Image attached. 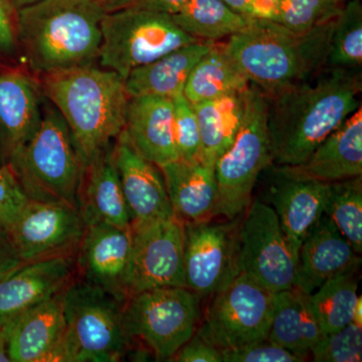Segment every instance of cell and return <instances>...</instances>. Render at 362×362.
Listing matches in <instances>:
<instances>
[{
  "instance_id": "1",
  "label": "cell",
  "mask_w": 362,
  "mask_h": 362,
  "mask_svg": "<svg viewBox=\"0 0 362 362\" xmlns=\"http://www.w3.org/2000/svg\"><path fill=\"white\" fill-rule=\"evenodd\" d=\"M361 71L324 68L306 82L268 97L272 165L304 163L361 107Z\"/></svg>"
},
{
  "instance_id": "3",
  "label": "cell",
  "mask_w": 362,
  "mask_h": 362,
  "mask_svg": "<svg viewBox=\"0 0 362 362\" xmlns=\"http://www.w3.org/2000/svg\"><path fill=\"white\" fill-rule=\"evenodd\" d=\"M105 13L90 0H40L16 11V45L35 73L94 65Z\"/></svg>"
},
{
  "instance_id": "42",
  "label": "cell",
  "mask_w": 362,
  "mask_h": 362,
  "mask_svg": "<svg viewBox=\"0 0 362 362\" xmlns=\"http://www.w3.org/2000/svg\"><path fill=\"white\" fill-rule=\"evenodd\" d=\"M23 264L6 228H0V274L13 271Z\"/></svg>"
},
{
  "instance_id": "8",
  "label": "cell",
  "mask_w": 362,
  "mask_h": 362,
  "mask_svg": "<svg viewBox=\"0 0 362 362\" xmlns=\"http://www.w3.org/2000/svg\"><path fill=\"white\" fill-rule=\"evenodd\" d=\"M101 30L98 61L102 68L115 71L123 80L135 69L199 42L183 32L169 14L137 4L105 14Z\"/></svg>"
},
{
  "instance_id": "23",
  "label": "cell",
  "mask_w": 362,
  "mask_h": 362,
  "mask_svg": "<svg viewBox=\"0 0 362 362\" xmlns=\"http://www.w3.org/2000/svg\"><path fill=\"white\" fill-rule=\"evenodd\" d=\"M65 290L11 321L8 338L11 361L57 362L66 330Z\"/></svg>"
},
{
  "instance_id": "26",
  "label": "cell",
  "mask_w": 362,
  "mask_h": 362,
  "mask_svg": "<svg viewBox=\"0 0 362 362\" xmlns=\"http://www.w3.org/2000/svg\"><path fill=\"white\" fill-rule=\"evenodd\" d=\"M213 45L214 42L199 40L130 71L124 80L128 96L173 99L183 94L192 69Z\"/></svg>"
},
{
  "instance_id": "39",
  "label": "cell",
  "mask_w": 362,
  "mask_h": 362,
  "mask_svg": "<svg viewBox=\"0 0 362 362\" xmlns=\"http://www.w3.org/2000/svg\"><path fill=\"white\" fill-rule=\"evenodd\" d=\"M170 361L223 362V352L194 333V337L178 349Z\"/></svg>"
},
{
  "instance_id": "10",
  "label": "cell",
  "mask_w": 362,
  "mask_h": 362,
  "mask_svg": "<svg viewBox=\"0 0 362 362\" xmlns=\"http://www.w3.org/2000/svg\"><path fill=\"white\" fill-rule=\"evenodd\" d=\"M197 334L221 352L268 337L276 293L240 272L216 292Z\"/></svg>"
},
{
  "instance_id": "43",
  "label": "cell",
  "mask_w": 362,
  "mask_h": 362,
  "mask_svg": "<svg viewBox=\"0 0 362 362\" xmlns=\"http://www.w3.org/2000/svg\"><path fill=\"white\" fill-rule=\"evenodd\" d=\"M189 0H139L137 6L173 16L182 8Z\"/></svg>"
},
{
  "instance_id": "22",
  "label": "cell",
  "mask_w": 362,
  "mask_h": 362,
  "mask_svg": "<svg viewBox=\"0 0 362 362\" xmlns=\"http://www.w3.org/2000/svg\"><path fill=\"white\" fill-rule=\"evenodd\" d=\"M114 144L86 163L78 189V209L86 226L108 223L130 230L131 221L114 160Z\"/></svg>"
},
{
  "instance_id": "44",
  "label": "cell",
  "mask_w": 362,
  "mask_h": 362,
  "mask_svg": "<svg viewBox=\"0 0 362 362\" xmlns=\"http://www.w3.org/2000/svg\"><path fill=\"white\" fill-rule=\"evenodd\" d=\"M105 13H115L121 9L136 6L139 0H90Z\"/></svg>"
},
{
  "instance_id": "27",
  "label": "cell",
  "mask_w": 362,
  "mask_h": 362,
  "mask_svg": "<svg viewBox=\"0 0 362 362\" xmlns=\"http://www.w3.org/2000/svg\"><path fill=\"white\" fill-rule=\"evenodd\" d=\"M322 335L308 294L296 287L276 293L267 337L270 341L307 359Z\"/></svg>"
},
{
  "instance_id": "49",
  "label": "cell",
  "mask_w": 362,
  "mask_h": 362,
  "mask_svg": "<svg viewBox=\"0 0 362 362\" xmlns=\"http://www.w3.org/2000/svg\"><path fill=\"white\" fill-rule=\"evenodd\" d=\"M337 1L341 2V4H345V2L349 1V0H337Z\"/></svg>"
},
{
  "instance_id": "37",
  "label": "cell",
  "mask_w": 362,
  "mask_h": 362,
  "mask_svg": "<svg viewBox=\"0 0 362 362\" xmlns=\"http://www.w3.org/2000/svg\"><path fill=\"white\" fill-rule=\"evenodd\" d=\"M223 362H302L304 357L275 344L268 338L223 352Z\"/></svg>"
},
{
  "instance_id": "34",
  "label": "cell",
  "mask_w": 362,
  "mask_h": 362,
  "mask_svg": "<svg viewBox=\"0 0 362 362\" xmlns=\"http://www.w3.org/2000/svg\"><path fill=\"white\" fill-rule=\"evenodd\" d=\"M337 0H277V23L294 33H307L329 23L341 11Z\"/></svg>"
},
{
  "instance_id": "28",
  "label": "cell",
  "mask_w": 362,
  "mask_h": 362,
  "mask_svg": "<svg viewBox=\"0 0 362 362\" xmlns=\"http://www.w3.org/2000/svg\"><path fill=\"white\" fill-rule=\"evenodd\" d=\"M246 90L194 105L201 136L199 160L204 163L216 166L232 146L244 117Z\"/></svg>"
},
{
  "instance_id": "29",
  "label": "cell",
  "mask_w": 362,
  "mask_h": 362,
  "mask_svg": "<svg viewBox=\"0 0 362 362\" xmlns=\"http://www.w3.org/2000/svg\"><path fill=\"white\" fill-rule=\"evenodd\" d=\"M249 85V81L226 54L223 44L214 42L192 69L183 95L194 105L242 92Z\"/></svg>"
},
{
  "instance_id": "48",
  "label": "cell",
  "mask_w": 362,
  "mask_h": 362,
  "mask_svg": "<svg viewBox=\"0 0 362 362\" xmlns=\"http://www.w3.org/2000/svg\"><path fill=\"white\" fill-rule=\"evenodd\" d=\"M11 272V271L7 272V273L0 274V281H1L4 277H6V276L8 275Z\"/></svg>"
},
{
  "instance_id": "46",
  "label": "cell",
  "mask_w": 362,
  "mask_h": 362,
  "mask_svg": "<svg viewBox=\"0 0 362 362\" xmlns=\"http://www.w3.org/2000/svg\"><path fill=\"white\" fill-rule=\"evenodd\" d=\"M361 306V296H358V300H357L356 309H354V320H352V322L359 326H362Z\"/></svg>"
},
{
  "instance_id": "31",
  "label": "cell",
  "mask_w": 362,
  "mask_h": 362,
  "mask_svg": "<svg viewBox=\"0 0 362 362\" xmlns=\"http://www.w3.org/2000/svg\"><path fill=\"white\" fill-rule=\"evenodd\" d=\"M356 273L342 274L326 281L309 295L322 334L337 332L354 320L358 294Z\"/></svg>"
},
{
  "instance_id": "38",
  "label": "cell",
  "mask_w": 362,
  "mask_h": 362,
  "mask_svg": "<svg viewBox=\"0 0 362 362\" xmlns=\"http://www.w3.org/2000/svg\"><path fill=\"white\" fill-rule=\"evenodd\" d=\"M28 202L11 166L0 165V228H8Z\"/></svg>"
},
{
  "instance_id": "7",
  "label": "cell",
  "mask_w": 362,
  "mask_h": 362,
  "mask_svg": "<svg viewBox=\"0 0 362 362\" xmlns=\"http://www.w3.org/2000/svg\"><path fill=\"white\" fill-rule=\"evenodd\" d=\"M272 165L268 129V97L257 86H247L246 106L235 141L216 161V216L235 220L245 213L262 171Z\"/></svg>"
},
{
  "instance_id": "4",
  "label": "cell",
  "mask_w": 362,
  "mask_h": 362,
  "mask_svg": "<svg viewBox=\"0 0 362 362\" xmlns=\"http://www.w3.org/2000/svg\"><path fill=\"white\" fill-rule=\"evenodd\" d=\"M42 77L45 95L68 124L85 165L124 130L130 99L124 80L94 65Z\"/></svg>"
},
{
  "instance_id": "16",
  "label": "cell",
  "mask_w": 362,
  "mask_h": 362,
  "mask_svg": "<svg viewBox=\"0 0 362 362\" xmlns=\"http://www.w3.org/2000/svg\"><path fill=\"white\" fill-rule=\"evenodd\" d=\"M113 152L131 226L175 218L160 168L136 151L124 130Z\"/></svg>"
},
{
  "instance_id": "32",
  "label": "cell",
  "mask_w": 362,
  "mask_h": 362,
  "mask_svg": "<svg viewBox=\"0 0 362 362\" xmlns=\"http://www.w3.org/2000/svg\"><path fill=\"white\" fill-rule=\"evenodd\" d=\"M324 214L333 221L352 249L362 252L361 176L330 182Z\"/></svg>"
},
{
  "instance_id": "41",
  "label": "cell",
  "mask_w": 362,
  "mask_h": 362,
  "mask_svg": "<svg viewBox=\"0 0 362 362\" xmlns=\"http://www.w3.org/2000/svg\"><path fill=\"white\" fill-rule=\"evenodd\" d=\"M16 11L8 0H0V57L18 51L16 35Z\"/></svg>"
},
{
  "instance_id": "45",
  "label": "cell",
  "mask_w": 362,
  "mask_h": 362,
  "mask_svg": "<svg viewBox=\"0 0 362 362\" xmlns=\"http://www.w3.org/2000/svg\"><path fill=\"white\" fill-rule=\"evenodd\" d=\"M11 322L0 323V362L11 361L8 354V338L11 333Z\"/></svg>"
},
{
  "instance_id": "15",
  "label": "cell",
  "mask_w": 362,
  "mask_h": 362,
  "mask_svg": "<svg viewBox=\"0 0 362 362\" xmlns=\"http://www.w3.org/2000/svg\"><path fill=\"white\" fill-rule=\"evenodd\" d=\"M131 244V228L123 230L108 223L86 226L75 257L78 279L96 286L124 304Z\"/></svg>"
},
{
  "instance_id": "2",
  "label": "cell",
  "mask_w": 362,
  "mask_h": 362,
  "mask_svg": "<svg viewBox=\"0 0 362 362\" xmlns=\"http://www.w3.org/2000/svg\"><path fill=\"white\" fill-rule=\"evenodd\" d=\"M335 18L307 33L292 32L275 21L252 20L228 37L223 49L251 84L275 96L326 68Z\"/></svg>"
},
{
  "instance_id": "20",
  "label": "cell",
  "mask_w": 362,
  "mask_h": 362,
  "mask_svg": "<svg viewBox=\"0 0 362 362\" xmlns=\"http://www.w3.org/2000/svg\"><path fill=\"white\" fill-rule=\"evenodd\" d=\"M42 117L40 92L33 78L16 69L0 71V165L30 140Z\"/></svg>"
},
{
  "instance_id": "21",
  "label": "cell",
  "mask_w": 362,
  "mask_h": 362,
  "mask_svg": "<svg viewBox=\"0 0 362 362\" xmlns=\"http://www.w3.org/2000/svg\"><path fill=\"white\" fill-rule=\"evenodd\" d=\"M124 132L138 153L158 168L178 160L175 105L171 98H130Z\"/></svg>"
},
{
  "instance_id": "30",
  "label": "cell",
  "mask_w": 362,
  "mask_h": 362,
  "mask_svg": "<svg viewBox=\"0 0 362 362\" xmlns=\"http://www.w3.org/2000/svg\"><path fill=\"white\" fill-rule=\"evenodd\" d=\"M171 18L190 37L209 42L228 39L252 21L223 0H189Z\"/></svg>"
},
{
  "instance_id": "36",
  "label": "cell",
  "mask_w": 362,
  "mask_h": 362,
  "mask_svg": "<svg viewBox=\"0 0 362 362\" xmlns=\"http://www.w3.org/2000/svg\"><path fill=\"white\" fill-rule=\"evenodd\" d=\"M175 105V139L178 158L185 161L199 160L201 136L194 105L185 95L173 98Z\"/></svg>"
},
{
  "instance_id": "13",
  "label": "cell",
  "mask_w": 362,
  "mask_h": 362,
  "mask_svg": "<svg viewBox=\"0 0 362 362\" xmlns=\"http://www.w3.org/2000/svg\"><path fill=\"white\" fill-rule=\"evenodd\" d=\"M240 216L226 223L183 225L187 288L199 296L216 294L239 275Z\"/></svg>"
},
{
  "instance_id": "14",
  "label": "cell",
  "mask_w": 362,
  "mask_h": 362,
  "mask_svg": "<svg viewBox=\"0 0 362 362\" xmlns=\"http://www.w3.org/2000/svg\"><path fill=\"white\" fill-rule=\"evenodd\" d=\"M86 228L77 206L30 201L6 228L23 263L73 257Z\"/></svg>"
},
{
  "instance_id": "18",
  "label": "cell",
  "mask_w": 362,
  "mask_h": 362,
  "mask_svg": "<svg viewBox=\"0 0 362 362\" xmlns=\"http://www.w3.org/2000/svg\"><path fill=\"white\" fill-rule=\"evenodd\" d=\"M361 261L349 240L323 214L300 247L293 287L310 295L330 279L356 273Z\"/></svg>"
},
{
  "instance_id": "40",
  "label": "cell",
  "mask_w": 362,
  "mask_h": 362,
  "mask_svg": "<svg viewBox=\"0 0 362 362\" xmlns=\"http://www.w3.org/2000/svg\"><path fill=\"white\" fill-rule=\"evenodd\" d=\"M233 11L251 20L277 23V0H223Z\"/></svg>"
},
{
  "instance_id": "6",
  "label": "cell",
  "mask_w": 362,
  "mask_h": 362,
  "mask_svg": "<svg viewBox=\"0 0 362 362\" xmlns=\"http://www.w3.org/2000/svg\"><path fill=\"white\" fill-rule=\"evenodd\" d=\"M120 304L96 286L74 279L64 292L66 330L57 361H120L130 347Z\"/></svg>"
},
{
  "instance_id": "9",
  "label": "cell",
  "mask_w": 362,
  "mask_h": 362,
  "mask_svg": "<svg viewBox=\"0 0 362 362\" xmlns=\"http://www.w3.org/2000/svg\"><path fill=\"white\" fill-rule=\"evenodd\" d=\"M201 298L187 287L156 288L128 298L122 320L130 343L138 340L157 361H170L197 332Z\"/></svg>"
},
{
  "instance_id": "24",
  "label": "cell",
  "mask_w": 362,
  "mask_h": 362,
  "mask_svg": "<svg viewBox=\"0 0 362 362\" xmlns=\"http://www.w3.org/2000/svg\"><path fill=\"white\" fill-rule=\"evenodd\" d=\"M159 168L176 220L185 225L216 216L218 183L214 165L178 159Z\"/></svg>"
},
{
  "instance_id": "47",
  "label": "cell",
  "mask_w": 362,
  "mask_h": 362,
  "mask_svg": "<svg viewBox=\"0 0 362 362\" xmlns=\"http://www.w3.org/2000/svg\"><path fill=\"white\" fill-rule=\"evenodd\" d=\"M8 1L11 2V6L16 9V11H18V9L30 6V4L40 1V0H8Z\"/></svg>"
},
{
  "instance_id": "12",
  "label": "cell",
  "mask_w": 362,
  "mask_h": 362,
  "mask_svg": "<svg viewBox=\"0 0 362 362\" xmlns=\"http://www.w3.org/2000/svg\"><path fill=\"white\" fill-rule=\"evenodd\" d=\"M297 264L273 207L252 201L240 218V272L278 293L294 286Z\"/></svg>"
},
{
  "instance_id": "5",
  "label": "cell",
  "mask_w": 362,
  "mask_h": 362,
  "mask_svg": "<svg viewBox=\"0 0 362 362\" xmlns=\"http://www.w3.org/2000/svg\"><path fill=\"white\" fill-rule=\"evenodd\" d=\"M7 164L30 201L78 207L84 164L68 124L54 105L42 107L37 131Z\"/></svg>"
},
{
  "instance_id": "25",
  "label": "cell",
  "mask_w": 362,
  "mask_h": 362,
  "mask_svg": "<svg viewBox=\"0 0 362 362\" xmlns=\"http://www.w3.org/2000/svg\"><path fill=\"white\" fill-rule=\"evenodd\" d=\"M282 168L291 175L329 183L361 176V107L331 133L304 163Z\"/></svg>"
},
{
  "instance_id": "17",
  "label": "cell",
  "mask_w": 362,
  "mask_h": 362,
  "mask_svg": "<svg viewBox=\"0 0 362 362\" xmlns=\"http://www.w3.org/2000/svg\"><path fill=\"white\" fill-rule=\"evenodd\" d=\"M75 274L73 257L40 259L14 269L0 281V323L11 322L64 291Z\"/></svg>"
},
{
  "instance_id": "35",
  "label": "cell",
  "mask_w": 362,
  "mask_h": 362,
  "mask_svg": "<svg viewBox=\"0 0 362 362\" xmlns=\"http://www.w3.org/2000/svg\"><path fill=\"white\" fill-rule=\"evenodd\" d=\"M310 354L316 362H357L362 358V326L354 322L322 335Z\"/></svg>"
},
{
  "instance_id": "19",
  "label": "cell",
  "mask_w": 362,
  "mask_h": 362,
  "mask_svg": "<svg viewBox=\"0 0 362 362\" xmlns=\"http://www.w3.org/2000/svg\"><path fill=\"white\" fill-rule=\"evenodd\" d=\"M273 171L272 207L298 257L304 238L324 214L330 183L291 175L282 166H275Z\"/></svg>"
},
{
  "instance_id": "33",
  "label": "cell",
  "mask_w": 362,
  "mask_h": 362,
  "mask_svg": "<svg viewBox=\"0 0 362 362\" xmlns=\"http://www.w3.org/2000/svg\"><path fill=\"white\" fill-rule=\"evenodd\" d=\"M326 68L361 71L362 6L361 0L343 4L335 18Z\"/></svg>"
},
{
  "instance_id": "11",
  "label": "cell",
  "mask_w": 362,
  "mask_h": 362,
  "mask_svg": "<svg viewBox=\"0 0 362 362\" xmlns=\"http://www.w3.org/2000/svg\"><path fill=\"white\" fill-rule=\"evenodd\" d=\"M126 300L156 288L187 287L183 225L175 218L131 226Z\"/></svg>"
}]
</instances>
